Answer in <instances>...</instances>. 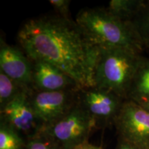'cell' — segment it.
I'll use <instances>...</instances> for the list:
<instances>
[{
    "mask_svg": "<svg viewBox=\"0 0 149 149\" xmlns=\"http://www.w3.org/2000/svg\"><path fill=\"white\" fill-rule=\"evenodd\" d=\"M17 38L31 61L53 64L79 88L94 86L98 49L88 42L74 20L57 14L31 19L20 28Z\"/></svg>",
    "mask_w": 149,
    "mask_h": 149,
    "instance_id": "1",
    "label": "cell"
},
{
    "mask_svg": "<svg viewBox=\"0 0 149 149\" xmlns=\"http://www.w3.org/2000/svg\"><path fill=\"white\" fill-rule=\"evenodd\" d=\"M74 21L97 49L121 48L140 55L144 50L132 22L114 16L107 8H84Z\"/></svg>",
    "mask_w": 149,
    "mask_h": 149,
    "instance_id": "2",
    "label": "cell"
},
{
    "mask_svg": "<svg viewBox=\"0 0 149 149\" xmlns=\"http://www.w3.org/2000/svg\"><path fill=\"white\" fill-rule=\"evenodd\" d=\"M143 56L121 48L98 49L94 70V86L115 93L127 100Z\"/></svg>",
    "mask_w": 149,
    "mask_h": 149,
    "instance_id": "3",
    "label": "cell"
},
{
    "mask_svg": "<svg viewBox=\"0 0 149 149\" xmlns=\"http://www.w3.org/2000/svg\"><path fill=\"white\" fill-rule=\"evenodd\" d=\"M94 121L77 101L66 115L44 129L60 149H75L88 143Z\"/></svg>",
    "mask_w": 149,
    "mask_h": 149,
    "instance_id": "4",
    "label": "cell"
},
{
    "mask_svg": "<svg viewBox=\"0 0 149 149\" xmlns=\"http://www.w3.org/2000/svg\"><path fill=\"white\" fill-rule=\"evenodd\" d=\"M124 101L115 93L95 86L78 91V102L94 121L96 128L114 126Z\"/></svg>",
    "mask_w": 149,
    "mask_h": 149,
    "instance_id": "5",
    "label": "cell"
},
{
    "mask_svg": "<svg viewBox=\"0 0 149 149\" xmlns=\"http://www.w3.org/2000/svg\"><path fill=\"white\" fill-rule=\"evenodd\" d=\"M114 126L117 138L141 149H149V112L139 104L125 100Z\"/></svg>",
    "mask_w": 149,
    "mask_h": 149,
    "instance_id": "6",
    "label": "cell"
},
{
    "mask_svg": "<svg viewBox=\"0 0 149 149\" xmlns=\"http://www.w3.org/2000/svg\"><path fill=\"white\" fill-rule=\"evenodd\" d=\"M79 90V88L57 91L33 90L30 93L31 107L44 128L62 117L75 105L78 101Z\"/></svg>",
    "mask_w": 149,
    "mask_h": 149,
    "instance_id": "7",
    "label": "cell"
},
{
    "mask_svg": "<svg viewBox=\"0 0 149 149\" xmlns=\"http://www.w3.org/2000/svg\"><path fill=\"white\" fill-rule=\"evenodd\" d=\"M32 91H24L0 109V122L10 126L26 141L44 130V126L37 118L29 100Z\"/></svg>",
    "mask_w": 149,
    "mask_h": 149,
    "instance_id": "8",
    "label": "cell"
},
{
    "mask_svg": "<svg viewBox=\"0 0 149 149\" xmlns=\"http://www.w3.org/2000/svg\"><path fill=\"white\" fill-rule=\"evenodd\" d=\"M0 70L24 88L33 90V62L19 48L0 43Z\"/></svg>",
    "mask_w": 149,
    "mask_h": 149,
    "instance_id": "9",
    "label": "cell"
},
{
    "mask_svg": "<svg viewBox=\"0 0 149 149\" xmlns=\"http://www.w3.org/2000/svg\"><path fill=\"white\" fill-rule=\"evenodd\" d=\"M32 62L33 90L57 91L81 88L71 77L53 64L41 60Z\"/></svg>",
    "mask_w": 149,
    "mask_h": 149,
    "instance_id": "10",
    "label": "cell"
},
{
    "mask_svg": "<svg viewBox=\"0 0 149 149\" xmlns=\"http://www.w3.org/2000/svg\"><path fill=\"white\" fill-rule=\"evenodd\" d=\"M128 100L137 104L149 102V58L143 57L128 95Z\"/></svg>",
    "mask_w": 149,
    "mask_h": 149,
    "instance_id": "11",
    "label": "cell"
},
{
    "mask_svg": "<svg viewBox=\"0 0 149 149\" xmlns=\"http://www.w3.org/2000/svg\"><path fill=\"white\" fill-rule=\"evenodd\" d=\"M145 0H111L107 7L113 15L121 19L132 22L144 4Z\"/></svg>",
    "mask_w": 149,
    "mask_h": 149,
    "instance_id": "12",
    "label": "cell"
},
{
    "mask_svg": "<svg viewBox=\"0 0 149 149\" xmlns=\"http://www.w3.org/2000/svg\"><path fill=\"white\" fill-rule=\"evenodd\" d=\"M31 90L24 88L0 70V109L4 107L19 93Z\"/></svg>",
    "mask_w": 149,
    "mask_h": 149,
    "instance_id": "13",
    "label": "cell"
},
{
    "mask_svg": "<svg viewBox=\"0 0 149 149\" xmlns=\"http://www.w3.org/2000/svg\"><path fill=\"white\" fill-rule=\"evenodd\" d=\"M131 22L145 48L149 49V0H145L144 4Z\"/></svg>",
    "mask_w": 149,
    "mask_h": 149,
    "instance_id": "14",
    "label": "cell"
},
{
    "mask_svg": "<svg viewBox=\"0 0 149 149\" xmlns=\"http://www.w3.org/2000/svg\"><path fill=\"white\" fill-rule=\"evenodd\" d=\"M26 139L10 126L0 122V149H24Z\"/></svg>",
    "mask_w": 149,
    "mask_h": 149,
    "instance_id": "15",
    "label": "cell"
},
{
    "mask_svg": "<svg viewBox=\"0 0 149 149\" xmlns=\"http://www.w3.org/2000/svg\"><path fill=\"white\" fill-rule=\"evenodd\" d=\"M24 149H60L57 143L44 130L26 141Z\"/></svg>",
    "mask_w": 149,
    "mask_h": 149,
    "instance_id": "16",
    "label": "cell"
},
{
    "mask_svg": "<svg viewBox=\"0 0 149 149\" xmlns=\"http://www.w3.org/2000/svg\"><path fill=\"white\" fill-rule=\"evenodd\" d=\"M50 3L53 6L57 15L64 18H70L69 6L70 1L68 0H51Z\"/></svg>",
    "mask_w": 149,
    "mask_h": 149,
    "instance_id": "17",
    "label": "cell"
},
{
    "mask_svg": "<svg viewBox=\"0 0 149 149\" xmlns=\"http://www.w3.org/2000/svg\"><path fill=\"white\" fill-rule=\"evenodd\" d=\"M115 149H141L139 147L135 146V145L130 144V143L128 142L123 140L122 139L117 138V142L116 145V148Z\"/></svg>",
    "mask_w": 149,
    "mask_h": 149,
    "instance_id": "18",
    "label": "cell"
},
{
    "mask_svg": "<svg viewBox=\"0 0 149 149\" xmlns=\"http://www.w3.org/2000/svg\"><path fill=\"white\" fill-rule=\"evenodd\" d=\"M75 149H103L102 147L95 146V145H93L91 144H89V143H87V144H84L82 146L78 147V148Z\"/></svg>",
    "mask_w": 149,
    "mask_h": 149,
    "instance_id": "19",
    "label": "cell"
},
{
    "mask_svg": "<svg viewBox=\"0 0 149 149\" xmlns=\"http://www.w3.org/2000/svg\"><path fill=\"white\" fill-rule=\"evenodd\" d=\"M141 107H142L145 110H146L147 111L149 112V102H144V103L139 104Z\"/></svg>",
    "mask_w": 149,
    "mask_h": 149,
    "instance_id": "20",
    "label": "cell"
}]
</instances>
